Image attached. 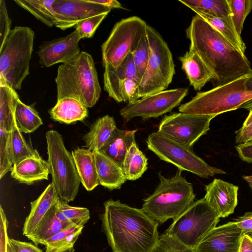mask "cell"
<instances>
[{"mask_svg":"<svg viewBox=\"0 0 252 252\" xmlns=\"http://www.w3.org/2000/svg\"><path fill=\"white\" fill-rule=\"evenodd\" d=\"M99 216L102 230L112 252H151L159 236L158 223L142 209L110 199Z\"/></svg>","mask_w":252,"mask_h":252,"instance_id":"cell-1","label":"cell"},{"mask_svg":"<svg viewBox=\"0 0 252 252\" xmlns=\"http://www.w3.org/2000/svg\"><path fill=\"white\" fill-rule=\"evenodd\" d=\"M186 35L190 41L189 47L214 73L217 86L252 74L245 53L198 15L192 17Z\"/></svg>","mask_w":252,"mask_h":252,"instance_id":"cell-2","label":"cell"},{"mask_svg":"<svg viewBox=\"0 0 252 252\" xmlns=\"http://www.w3.org/2000/svg\"><path fill=\"white\" fill-rule=\"evenodd\" d=\"M57 100L64 97L75 98L87 108L93 107L101 94L97 73L90 54L81 51L58 68L55 78Z\"/></svg>","mask_w":252,"mask_h":252,"instance_id":"cell-3","label":"cell"},{"mask_svg":"<svg viewBox=\"0 0 252 252\" xmlns=\"http://www.w3.org/2000/svg\"><path fill=\"white\" fill-rule=\"evenodd\" d=\"M178 169L172 177L158 173L159 183L153 193L144 200L142 209L152 219L162 224L168 219L175 220L194 201L192 185Z\"/></svg>","mask_w":252,"mask_h":252,"instance_id":"cell-4","label":"cell"},{"mask_svg":"<svg viewBox=\"0 0 252 252\" xmlns=\"http://www.w3.org/2000/svg\"><path fill=\"white\" fill-rule=\"evenodd\" d=\"M251 75V74H250ZM250 75L202 92L179 107L180 112L201 115L218 116L242 108L252 103V92L247 91L245 82Z\"/></svg>","mask_w":252,"mask_h":252,"instance_id":"cell-5","label":"cell"},{"mask_svg":"<svg viewBox=\"0 0 252 252\" xmlns=\"http://www.w3.org/2000/svg\"><path fill=\"white\" fill-rule=\"evenodd\" d=\"M34 38L32 29L16 26L0 47V78L16 91L29 74Z\"/></svg>","mask_w":252,"mask_h":252,"instance_id":"cell-6","label":"cell"},{"mask_svg":"<svg viewBox=\"0 0 252 252\" xmlns=\"http://www.w3.org/2000/svg\"><path fill=\"white\" fill-rule=\"evenodd\" d=\"M46 139L52 183L59 198L69 202L75 198L81 183L72 154L66 149L57 131H47Z\"/></svg>","mask_w":252,"mask_h":252,"instance_id":"cell-7","label":"cell"},{"mask_svg":"<svg viewBox=\"0 0 252 252\" xmlns=\"http://www.w3.org/2000/svg\"><path fill=\"white\" fill-rule=\"evenodd\" d=\"M147 36L150 57L146 71L139 83L140 97L165 91L175 73L171 52L161 35L147 25Z\"/></svg>","mask_w":252,"mask_h":252,"instance_id":"cell-8","label":"cell"},{"mask_svg":"<svg viewBox=\"0 0 252 252\" xmlns=\"http://www.w3.org/2000/svg\"><path fill=\"white\" fill-rule=\"evenodd\" d=\"M220 218L203 197L173 220L164 233L193 249L216 227Z\"/></svg>","mask_w":252,"mask_h":252,"instance_id":"cell-9","label":"cell"},{"mask_svg":"<svg viewBox=\"0 0 252 252\" xmlns=\"http://www.w3.org/2000/svg\"><path fill=\"white\" fill-rule=\"evenodd\" d=\"M147 25L137 16L123 19L117 22L101 46L104 68H117L132 53L147 35Z\"/></svg>","mask_w":252,"mask_h":252,"instance_id":"cell-10","label":"cell"},{"mask_svg":"<svg viewBox=\"0 0 252 252\" xmlns=\"http://www.w3.org/2000/svg\"><path fill=\"white\" fill-rule=\"evenodd\" d=\"M146 143L148 148L160 159L174 164L182 171L192 173L203 178L226 173L221 169L209 165L192 148L177 143L158 131L150 134Z\"/></svg>","mask_w":252,"mask_h":252,"instance_id":"cell-11","label":"cell"},{"mask_svg":"<svg viewBox=\"0 0 252 252\" xmlns=\"http://www.w3.org/2000/svg\"><path fill=\"white\" fill-rule=\"evenodd\" d=\"M215 117L174 113L162 118L158 131L177 143L192 149L195 143L207 134L210 122Z\"/></svg>","mask_w":252,"mask_h":252,"instance_id":"cell-12","label":"cell"},{"mask_svg":"<svg viewBox=\"0 0 252 252\" xmlns=\"http://www.w3.org/2000/svg\"><path fill=\"white\" fill-rule=\"evenodd\" d=\"M188 92V88L163 91L128 103L120 114L127 121L136 117L143 120L157 118L179 105Z\"/></svg>","mask_w":252,"mask_h":252,"instance_id":"cell-13","label":"cell"},{"mask_svg":"<svg viewBox=\"0 0 252 252\" xmlns=\"http://www.w3.org/2000/svg\"><path fill=\"white\" fill-rule=\"evenodd\" d=\"M53 7L57 21L56 27L62 30L74 27L93 16L108 14L111 10L89 0H55Z\"/></svg>","mask_w":252,"mask_h":252,"instance_id":"cell-14","label":"cell"},{"mask_svg":"<svg viewBox=\"0 0 252 252\" xmlns=\"http://www.w3.org/2000/svg\"><path fill=\"white\" fill-rule=\"evenodd\" d=\"M82 37L75 30L64 37L44 41L37 51L39 63L45 67L65 63L80 53L79 42Z\"/></svg>","mask_w":252,"mask_h":252,"instance_id":"cell-15","label":"cell"},{"mask_svg":"<svg viewBox=\"0 0 252 252\" xmlns=\"http://www.w3.org/2000/svg\"><path fill=\"white\" fill-rule=\"evenodd\" d=\"M241 230L235 221L216 227L193 249L194 252H237Z\"/></svg>","mask_w":252,"mask_h":252,"instance_id":"cell-16","label":"cell"},{"mask_svg":"<svg viewBox=\"0 0 252 252\" xmlns=\"http://www.w3.org/2000/svg\"><path fill=\"white\" fill-rule=\"evenodd\" d=\"M206 201L220 218L233 213L238 203L239 187L220 179H215L205 187Z\"/></svg>","mask_w":252,"mask_h":252,"instance_id":"cell-17","label":"cell"},{"mask_svg":"<svg viewBox=\"0 0 252 252\" xmlns=\"http://www.w3.org/2000/svg\"><path fill=\"white\" fill-rule=\"evenodd\" d=\"M49 174L47 161L42 159L38 153L14 163L11 171L12 178L27 185L48 180Z\"/></svg>","mask_w":252,"mask_h":252,"instance_id":"cell-18","label":"cell"},{"mask_svg":"<svg viewBox=\"0 0 252 252\" xmlns=\"http://www.w3.org/2000/svg\"><path fill=\"white\" fill-rule=\"evenodd\" d=\"M179 59L182 63V69L195 90L200 91L208 81L214 80L213 72L191 48Z\"/></svg>","mask_w":252,"mask_h":252,"instance_id":"cell-19","label":"cell"},{"mask_svg":"<svg viewBox=\"0 0 252 252\" xmlns=\"http://www.w3.org/2000/svg\"><path fill=\"white\" fill-rule=\"evenodd\" d=\"M136 79L139 82L131 53L116 68H104V89L110 97L121 102L119 88L125 79Z\"/></svg>","mask_w":252,"mask_h":252,"instance_id":"cell-20","label":"cell"},{"mask_svg":"<svg viewBox=\"0 0 252 252\" xmlns=\"http://www.w3.org/2000/svg\"><path fill=\"white\" fill-rule=\"evenodd\" d=\"M93 153L99 185L109 190L120 189L126 181L122 167L102 152Z\"/></svg>","mask_w":252,"mask_h":252,"instance_id":"cell-21","label":"cell"},{"mask_svg":"<svg viewBox=\"0 0 252 252\" xmlns=\"http://www.w3.org/2000/svg\"><path fill=\"white\" fill-rule=\"evenodd\" d=\"M59 199L54 185L51 183L36 199L30 203L31 211L25 220L23 234L26 236L31 234L46 213Z\"/></svg>","mask_w":252,"mask_h":252,"instance_id":"cell-22","label":"cell"},{"mask_svg":"<svg viewBox=\"0 0 252 252\" xmlns=\"http://www.w3.org/2000/svg\"><path fill=\"white\" fill-rule=\"evenodd\" d=\"M117 128L113 117L106 115L98 118L83 137L87 149L101 152Z\"/></svg>","mask_w":252,"mask_h":252,"instance_id":"cell-23","label":"cell"},{"mask_svg":"<svg viewBox=\"0 0 252 252\" xmlns=\"http://www.w3.org/2000/svg\"><path fill=\"white\" fill-rule=\"evenodd\" d=\"M71 153L80 182L87 190H93L99 185L93 152L88 149L78 148Z\"/></svg>","mask_w":252,"mask_h":252,"instance_id":"cell-24","label":"cell"},{"mask_svg":"<svg viewBox=\"0 0 252 252\" xmlns=\"http://www.w3.org/2000/svg\"><path fill=\"white\" fill-rule=\"evenodd\" d=\"M50 118L60 123L69 124L83 120L88 116V108L79 100L64 97L57 100L49 111Z\"/></svg>","mask_w":252,"mask_h":252,"instance_id":"cell-25","label":"cell"},{"mask_svg":"<svg viewBox=\"0 0 252 252\" xmlns=\"http://www.w3.org/2000/svg\"><path fill=\"white\" fill-rule=\"evenodd\" d=\"M56 204L53 205L42 218L33 231L26 237L37 246L44 245L53 236L72 225L61 221L56 215Z\"/></svg>","mask_w":252,"mask_h":252,"instance_id":"cell-26","label":"cell"},{"mask_svg":"<svg viewBox=\"0 0 252 252\" xmlns=\"http://www.w3.org/2000/svg\"><path fill=\"white\" fill-rule=\"evenodd\" d=\"M137 130H124L117 128L101 152L111 158L121 167L125 156L135 141Z\"/></svg>","mask_w":252,"mask_h":252,"instance_id":"cell-27","label":"cell"},{"mask_svg":"<svg viewBox=\"0 0 252 252\" xmlns=\"http://www.w3.org/2000/svg\"><path fill=\"white\" fill-rule=\"evenodd\" d=\"M19 99L16 90L0 78V128L10 132L14 127V112Z\"/></svg>","mask_w":252,"mask_h":252,"instance_id":"cell-28","label":"cell"},{"mask_svg":"<svg viewBox=\"0 0 252 252\" xmlns=\"http://www.w3.org/2000/svg\"><path fill=\"white\" fill-rule=\"evenodd\" d=\"M84 226L72 224L58 233L44 244L45 252H73L74 246Z\"/></svg>","mask_w":252,"mask_h":252,"instance_id":"cell-29","label":"cell"},{"mask_svg":"<svg viewBox=\"0 0 252 252\" xmlns=\"http://www.w3.org/2000/svg\"><path fill=\"white\" fill-rule=\"evenodd\" d=\"M191 9L214 27L236 48L245 53L246 46L241 36L236 32L231 20L215 17L194 8Z\"/></svg>","mask_w":252,"mask_h":252,"instance_id":"cell-30","label":"cell"},{"mask_svg":"<svg viewBox=\"0 0 252 252\" xmlns=\"http://www.w3.org/2000/svg\"><path fill=\"white\" fill-rule=\"evenodd\" d=\"M55 0H14L19 6L48 27L56 25L53 4Z\"/></svg>","mask_w":252,"mask_h":252,"instance_id":"cell-31","label":"cell"},{"mask_svg":"<svg viewBox=\"0 0 252 252\" xmlns=\"http://www.w3.org/2000/svg\"><path fill=\"white\" fill-rule=\"evenodd\" d=\"M147 165L148 158L134 143L128 150L122 168L126 180L134 181L142 176Z\"/></svg>","mask_w":252,"mask_h":252,"instance_id":"cell-32","label":"cell"},{"mask_svg":"<svg viewBox=\"0 0 252 252\" xmlns=\"http://www.w3.org/2000/svg\"><path fill=\"white\" fill-rule=\"evenodd\" d=\"M14 118L20 131L25 133L32 132L43 125L41 118L33 106L25 104L20 98L16 103Z\"/></svg>","mask_w":252,"mask_h":252,"instance_id":"cell-33","label":"cell"},{"mask_svg":"<svg viewBox=\"0 0 252 252\" xmlns=\"http://www.w3.org/2000/svg\"><path fill=\"white\" fill-rule=\"evenodd\" d=\"M189 8L220 18L230 19L227 0H179Z\"/></svg>","mask_w":252,"mask_h":252,"instance_id":"cell-34","label":"cell"},{"mask_svg":"<svg viewBox=\"0 0 252 252\" xmlns=\"http://www.w3.org/2000/svg\"><path fill=\"white\" fill-rule=\"evenodd\" d=\"M59 199L56 204V215L61 221L77 226H84L90 219V212L85 207H73Z\"/></svg>","mask_w":252,"mask_h":252,"instance_id":"cell-35","label":"cell"},{"mask_svg":"<svg viewBox=\"0 0 252 252\" xmlns=\"http://www.w3.org/2000/svg\"><path fill=\"white\" fill-rule=\"evenodd\" d=\"M9 146L13 164L38 153L26 142L16 124L9 132Z\"/></svg>","mask_w":252,"mask_h":252,"instance_id":"cell-36","label":"cell"},{"mask_svg":"<svg viewBox=\"0 0 252 252\" xmlns=\"http://www.w3.org/2000/svg\"><path fill=\"white\" fill-rule=\"evenodd\" d=\"M227 1L233 26L241 36L245 19L252 9V0H227Z\"/></svg>","mask_w":252,"mask_h":252,"instance_id":"cell-37","label":"cell"},{"mask_svg":"<svg viewBox=\"0 0 252 252\" xmlns=\"http://www.w3.org/2000/svg\"><path fill=\"white\" fill-rule=\"evenodd\" d=\"M131 54L140 82L146 71L150 57V48L147 35Z\"/></svg>","mask_w":252,"mask_h":252,"instance_id":"cell-38","label":"cell"},{"mask_svg":"<svg viewBox=\"0 0 252 252\" xmlns=\"http://www.w3.org/2000/svg\"><path fill=\"white\" fill-rule=\"evenodd\" d=\"M9 132L0 128V179L11 171L13 166L9 146Z\"/></svg>","mask_w":252,"mask_h":252,"instance_id":"cell-39","label":"cell"},{"mask_svg":"<svg viewBox=\"0 0 252 252\" xmlns=\"http://www.w3.org/2000/svg\"><path fill=\"white\" fill-rule=\"evenodd\" d=\"M151 252H194V250L176 239L165 233L159 237L158 242Z\"/></svg>","mask_w":252,"mask_h":252,"instance_id":"cell-40","label":"cell"},{"mask_svg":"<svg viewBox=\"0 0 252 252\" xmlns=\"http://www.w3.org/2000/svg\"><path fill=\"white\" fill-rule=\"evenodd\" d=\"M139 83V82L134 78L125 79L121 83L119 88L121 102L131 103L140 98Z\"/></svg>","mask_w":252,"mask_h":252,"instance_id":"cell-41","label":"cell"},{"mask_svg":"<svg viewBox=\"0 0 252 252\" xmlns=\"http://www.w3.org/2000/svg\"><path fill=\"white\" fill-rule=\"evenodd\" d=\"M103 14L84 20L78 23L74 27L82 38H91L94 35L97 28L107 16Z\"/></svg>","mask_w":252,"mask_h":252,"instance_id":"cell-42","label":"cell"},{"mask_svg":"<svg viewBox=\"0 0 252 252\" xmlns=\"http://www.w3.org/2000/svg\"><path fill=\"white\" fill-rule=\"evenodd\" d=\"M11 20L9 17L5 2L0 0V47L11 31Z\"/></svg>","mask_w":252,"mask_h":252,"instance_id":"cell-43","label":"cell"},{"mask_svg":"<svg viewBox=\"0 0 252 252\" xmlns=\"http://www.w3.org/2000/svg\"><path fill=\"white\" fill-rule=\"evenodd\" d=\"M7 252H43V251L31 243L8 238Z\"/></svg>","mask_w":252,"mask_h":252,"instance_id":"cell-44","label":"cell"},{"mask_svg":"<svg viewBox=\"0 0 252 252\" xmlns=\"http://www.w3.org/2000/svg\"><path fill=\"white\" fill-rule=\"evenodd\" d=\"M0 252H7V245L9 238L7 235L8 222L1 206L0 207Z\"/></svg>","mask_w":252,"mask_h":252,"instance_id":"cell-45","label":"cell"},{"mask_svg":"<svg viewBox=\"0 0 252 252\" xmlns=\"http://www.w3.org/2000/svg\"><path fill=\"white\" fill-rule=\"evenodd\" d=\"M235 222L243 235L250 234L252 232V212H246L243 216L236 219Z\"/></svg>","mask_w":252,"mask_h":252,"instance_id":"cell-46","label":"cell"},{"mask_svg":"<svg viewBox=\"0 0 252 252\" xmlns=\"http://www.w3.org/2000/svg\"><path fill=\"white\" fill-rule=\"evenodd\" d=\"M235 148L242 160L252 163V141L238 144Z\"/></svg>","mask_w":252,"mask_h":252,"instance_id":"cell-47","label":"cell"},{"mask_svg":"<svg viewBox=\"0 0 252 252\" xmlns=\"http://www.w3.org/2000/svg\"><path fill=\"white\" fill-rule=\"evenodd\" d=\"M235 143L238 144L252 140V123L247 126H242L235 132Z\"/></svg>","mask_w":252,"mask_h":252,"instance_id":"cell-48","label":"cell"},{"mask_svg":"<svg viewBox=\"0 0 252 252\" xmlns=\"http://www.w3.org/2000/svg\"><path fill=\"white\" fill-rule=\"evenodd\" d=\"M237 252H252V238L249 234L242 237Z\"/></svg>","mask_w":252,"mask_h":252,"instance_id":"cell-49","label":"cell"},{"mask_svg":"<svg viewBox=\"0 0 252 252\" xmlns=\"http://www.w3.org/2000/svg\"><path fill=\"white\" fill-rule=\"evenodd\" d=\"M90 1L100 4L106 6L111 9L122 8L124 9L121 3L116 0H89Z\"/></svg>","mask_w":252,"mask_h":252,"instance_id":"cell-50","label":"cell"},{"mask_svg":"<svg viewBox=\"0 0 252 252\" xmlns=\"http://www.w3.org/2000/svg\"><path fill=\"white\" fill-rule=\"evenodd\" d=\"M245 87L247 91L252 92V74L248 77L245 83Z\"/></svg>","mask_w":252,"mask_h":252,"instance_id":"cell-51","label":"cell"},{"mask_svg":"<svg viewBox=\"0 0 252 252\" xmlns=\"http://www.w3.org/2000/svg\"><path fill=\"white\" fill-rule=\"evenodd\" d=\"M252 123V108L250 110V113L244 121L243 126H247Z\"/></svg>","mask_w":252,"mask_h":252,"instance_id":"cell-52","label":"cell"},{"mask_svg":"<svg viewBox=\"0 0 252 252\" xmlns=\"http://www.w3.org/2000/svg\"><path fill=\"white\" fill-rule=\"evenodd\" d=\"M242 178L248 183L252 190V174L251 175H243Z\"/></svg>","mask_w":252,"mask_h":252,"instance_id":"cell-53","label":"cell"},{"mask_svg":"<svg viewBox=\"0 0 252 252\" xmlns=\"http://www.w3.org/2000/svg\"><path fill=\"white\" fill-rule=\"evenodd\" d=\"M249 235L252 238V232L249 234Z\"/></svg>","mask_w":252,"mask_h":252,"instance_id":"cell-54","label":"cell"},{"mask_svg":"<svg viewBox=\"0 0 252 252\" xmlns=\"http://www.w3.org/2000/svg\"><path fill=\"white\" fill-rule=\"evenodd\" d=\"M251 141H252V140Z\"/></svg>","mask_w":252,"mask_h":252,"instance_id":"cell-55","label":"cell"}]
</instances>
